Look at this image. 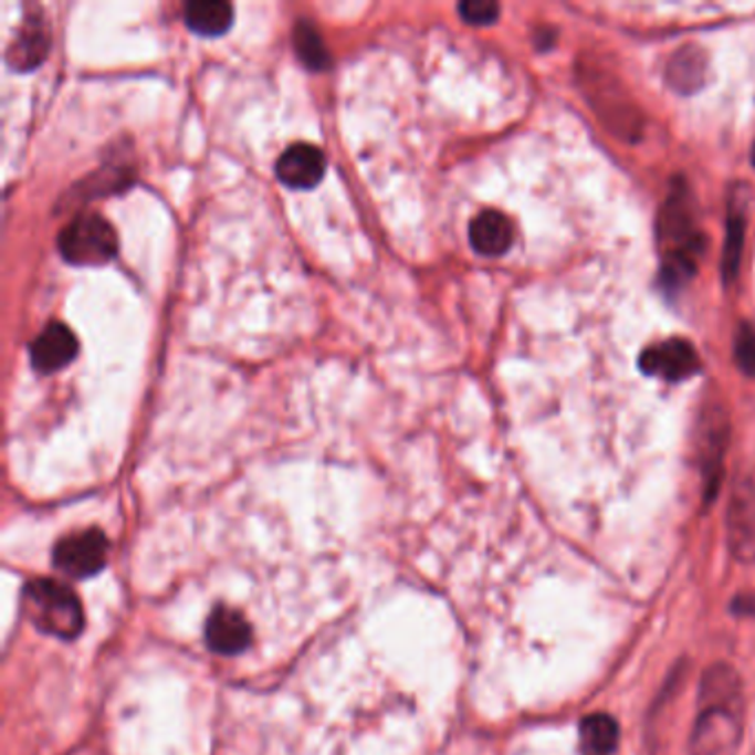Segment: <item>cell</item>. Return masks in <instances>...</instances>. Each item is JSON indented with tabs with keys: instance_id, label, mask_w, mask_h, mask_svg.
Returning a JSON list of instances; mask_svg holds the SVG:
<instances>
[{
	"instance_id": "cell-11",
	"label": "cell",
	"mask_w": 755,
	"mask_h": 755,
	"mask_svg": "<svg viewBox=\"0 0 755 755\" xmlns=\"http://www.w3.org/2000/svg\"><path fill=\"white\" fill-rule=\"evenodd\" d=\"M514 242L512 222L499 211H483L470 224V244L485 258H499L510 251Z\"/></svg>"
},
{
	"instance_id": "cell-5",
	"label": "cell",
	"mask_w": 755,
	"mask_h": 755,
	"mask_svg": "<svg viewBox=\"0 0 755 755\" xmlns=\"http://www.w3.org/2000/svg\"><path fill=\"white\" fill-rule=\"evenodd\" d=\"M109 543L98 527L81 529L63 536L54 547V565L72 578H87L98 574L107 563Z\"/></svg>"
},
{
	"instance_id": "cell-7",
	"label": "cell",
	"mask_w": 755,
	"mask_h": 755,
	"mask_svg": "<svg viewBox=\"0 0 755 755\" xmlns=\"http://www.w3.org/2000/svg\"><path fill=\"white\" fill-rule=\"evenodd\" d=\"M587 87V94L591 98V109L598 112V116L607 123V127L627 138V140H633L642 134V118H640V112L627 101V96L622 94V90L614 87H605L602 81L598 78V74H589V85Z\"/></svg>"
},
{
	"instance_id": "cell-20",
	"label": "cell",
	"mask_w": 755,
	"mask_h": 755,
	"mask_svg": "<svg viewBox=\"0 0 755 755\" xmlns=\"http://www.w3.org/2000/svg\"><path fill=\"white\" fill-rule=\"evenodd\" d=\"M501 8L492 0H465V3L459 6V14L465 23L476 25V28H485L496 23Z\"/></svg>"
},
{
	"instance_id": "cell-8",
	"label": "cell",
	"mask_w": 755,
	"mask_h": 755,
	"mask_svg": "<svg viewBox=\"0 0 755 755\" xmlns=\"http://www.w3.org/2000/svg\"><path fill=\"white\" fill-rule=\"evenodd\" d=\"M205 638L216 653L238 656L251 644L253 631L242 611L227 605H216L207 618Z\"/></svg>"
},
{
	"instance_id": "cell-6",
	"label": "cell",
	"mask_w": 755,
	"mask_h": 755,
	"mask_svg": "<svg viewBox=\"0 0 755 755\" xmlns=\"http://www.w3.org/2000/svg\"><path fill=\"white\" fill-rule=\"evenodd\" d=\"M638 366L649 377H662L667 381H682L700 370V357L691 342L671 337L658 342L640 353Z\"/></svg>"
},
{
	"instance_id": "cell-21",
	"label": "cell",
	"mask_w": 755,
	"mask_h": 755,
	"mask_svg": "<svg viewBox=\"0 0 755 755\" xmlns=\"http://www.w3.org/2000/svg\"><path fill=\"white\" fill-rule=\"evenodd\" d=\"M554 43H556V32L554 30H538L536 32V48L541 52H547L549 48H554Z\"/></svg>"
},
{
	"instance_id": "cell-13",
	"label": "cell",
	"mask_w": 755,
	"mask_h": 755,
	"mask_svg": "<svg viewBox=\"0 0 755 755\" xmlns=\"http://www.w3.org/2000/svg\"><path fill=\"white\" fill-rule=\"evenodd\" d=\"M185 21L200 36H220L233 23V8L224 0H198L185 8Z\"/></svg>"
},
{
	"instance_id": "cell-3",
	"label": "cell",
	"mask_w": 755,
	"mask_h": 755,
	"mask_svg": "<svg viewBox=\"0 0 755 755\" xmlns=\"http://www.w3.org/2000/svg\"><path fill=\"white\" fill-rule=\"evenodd\" d=\"M59 251L74 266H103L116 258L118 235L105 218L83 213L61 231Z\"/></svg>"
},
{
	"instance_id": "cell-10",
	"label": "cell",
	"mask_w": 755,
	"mask_h": 755,
	"mask_svg": "<svg viewBox=\"0 0 755 755\" xmlns=\"http://www.w3.org/2000/svg\"><path fill=\"white\" fill-rule=\"evenodd\" d=\"M78 353L76 335L61 322H52L32 344V364L41 373L65 368Z\"/></svg>"
},
{
	"instance_id": "cell-12",
	"label": "cell",
	"mask_w": 755,
	"mask_h": 755,
	"mask_svg": "<svg viewBox=\"0 0 755 755\" xmlns=\"http://www.w3.org/2000/svg\"><path fill=\"white\" fill-rule=\"evenodd\" d=\"M706 72H709V59L704 50L695 45H686V48H680L669 59L664 78L673 92L689 96V94H695L704 85Z\"/></svg>"
},
{
	"instance_id": "cell-9",
	"label": "cell",
	"mask_w": 755,
	"mask_h": 755,
	"mask_svg": "<svg viewBox=\"0 0 755 755\" xmlns=\"http://www.w3.org/2000/svg\"><path fill=\"white\" fill-rule=\"evenodd\" d=\"M277 178L291 189H313L326 174V158L313 145H293L277 160Z\"/></svg>"
},
{
	"instance_id": "cell-17",
	"label": "cell",
	"mask_w": 755,
	"mask_h": 755,
	"mask_svg": "<svg viewBox=\"0 0 755 755\" xmlns=\"http://www.w3.org/2000/svg\"><path fill=\"white\" fill-rule=\"evenodd\" d=\"M48 48L50 41L45 32L39 25H30L21 32V36H17L14 45L10 48V65L14 70H32L45 59Z\"/></svg>"
},
{
	"instance_id": "cell-19",
	"label": "cell",
	"mask_w": 755,
	"mask_h": 755,
	"mask_svg": "<svg viewBox=\"0 0 755 755\" xmlns=\"http://www.w3.org/2000/svg\"><path fill=\"white\" fill-rule=\"evenodd\" d=\"M735 364L744 375L755 377V328L748 324H740L733 339Z\"/></svg>"
},
{
	"instance_id": "cell-1",
	"label": "cell",
	"mask_w": 755,
	"mask_h": 755,
	"mask_svg": "<svg viewBox=\"0 0 755 755\" xmlns=\"http://www.w3.org/2000/svg\"><path fill=\"white\" fill-rule=\"evenodd\" d=\"M658 235L664 247L660 282L667 291H675L695 275L698 258L704 251V238L695 229L684 180L675 182L662 205Z\"/></svg>"
},
{
	"instance_id": "cell-18",
	"label": "cell",
	"mask_w": 755,
	"mask_h": 755,
	"mask_svg": "<svg viewBox=\"0 0 755 755\" xmlns=\"http://www.w3.org/2000/svg\"><path fill=\"white\" fill-rule=\"evenodd\" d=\"M295 50L300 59L311 67V70H324L331 63L328 50L322 41V34L306 21H300L295 28Z\"/></svg>"
},
{
	"instance_id": "cell-2",
	"label": "cell",
	"mask_w": 755,
	"mask_h": 755,
	"mask_svg": "<svg viewBox=\"0 0 755 755\" xmlns=\"http://www.w3.org/2000/svg\"><path fill=\"white\" fill-rule=\"evenodd\" d=\"M23 611L43 633L61 640L76 638L85 627L78 596L59 578H34L23 589Z\"/></svg>"
},
{
	"instance_id": "cell-16",
	"label": "cell",
	"mask_w": 755,
	"mask_h": 755,
	"mask_svg": "<svg viewBox=\"0 0 755 755\" xmlns=\"http://www.w3.org/2000/svg\"><path fill=\"white\" fill-rule=\"evenodd\" d=\"M744 216L740 209L728 211L726 222V238H724V251H722V280L726 286H731L737 280L740 262H742V249H744Z\"/></svg>"
},
{
	"instance_id": "cell-15",
	"label": "cell",
	"mask_w": 755,
	"mask_h": 755,
	"mask_svg": "<svg viewBox=\"0 0 755 755\" xmlns=\"http://www.w3.org/2000/svg\"><path fill=\"white\" fill-rule=\"evenodd\" d=\"M700 702L742 706V684L737 673L726 664H713L706 669L700 684Z\"/></svg>"
},
{
	"instance_id": "cell-14",
	"label": "cell",
	"mask_w": 755,
	"mask_h": 755,
	"mask_svg": "<svg viewBox=\"0 0 755 755\" xmlns=\"http://www.w3.org/2000/svg\"><path fill=\"white\" fill-rule=\"evenodd\" d=\"M620 740L616 717L607 713L587 715L580 722V753L583 755H614Z\"/></svg>"
},
{
	"instance_id": "cell-22",
	"label": "cell",
	"mask_w": 755,
	"mask_h": 755,
	"mask_svg": "<svg viewBox=\"0 0 755 755\" xmlns=\"http://www.w3.org/2000/svg\"><path fill=\"white\" fill-rule=\"evenodd\" d=\"M751 165L755 167V145H753V149H751Z\"/></svg>"
},
{
	"instance_id": "cell-4",
	"label": "cell",
	"mask_w": 755,
	"mask_h": 755,
	"mask_svg": "<svg viewBox=\"0 0 755 755\" xmlns=\"http://www.w3.org/2000/svg\"><path fill=\"white\" fill-rule=\"evenodd\" d=\"M742 740V706L702 704L691 737L689 755H735Z\"/></svg>"
}]
</instances>
